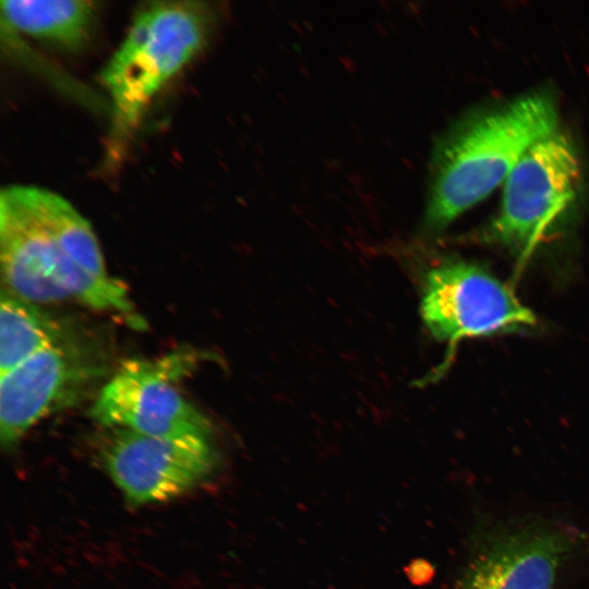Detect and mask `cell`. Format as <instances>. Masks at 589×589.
<instances>
[{
    "instance_id": "cell-1",
    "label": "cell",
    "mask_w": 589,
    "mask_h": 589,
    "mask_svg": "<svg viewBox=\"0 0 589 589\" xmlns=\"http://www.w3.org/2000/svg\"><path fill=\"white\" fill-rule=\"evenodd\" d=\"M554 101L529 94L456 123L436 144L424 226L440 231L506 180L522 154L556 131Z\"/></svg>"
},
{
    "instance_id": "cell-2",
    "label": "cell",
    "mask_w": 589,
    "mask_h": 589,
    "mask_svg": "<svg viewBox=\"0 0 589 589\" xmlns=\"http://www.w3.org/2000/svg\"><path fill=\"white\" fill-rule=\"evenodd\" d=\"M211 22L209 9L196 1L153 2L137 13L100 74L121 128L135 124L155 94L200 52Z\"/></svg>"
},
{
    "instance_id": "cell-3",
    "label": "cell",
    "mask_w": 589,
    "mask_h": 589,
    "mask_svg": "<svg viewBox=\"0 0 589 589\" xmlns=\"http://www.w3.org/2000/svg\"><path fill=\"white\" fill-rule=\"evenodd\" d=\"M109 370L105 348L69 328L58 341L1 374L2 447L12 449L40 420L100 390Z\"/></svg>"
},
{
    "instance_id": "cell-4",
    "label": "cell",
    "mask_w": 589,
    "mask_h": 589,
    "mask_svg": "<svg viewBox=\"0 0 589 589\" xmlns=\"http://www.w3.org/2000/svg\"><path fill=\"white\" fill-rule=\"evenodd\" d=\"M192 350L158 359L125 360L97 393L89 417L100 428L179 438L212 437L208 418L189 401L177 383L196 366Z\"/></svg>"
},
{
    "instance_id": "cell-5",
    "label": "cell",
    "mask_w": 589,
    "mask_h": 589,
    "mask_svg": "<svg viewBox=\"0 0 589 589\" xmlns=\"http://www.w3.org/2000/svg\"><path fill=\"white\" fill-rule=\"evenodd\" d=\"M580 183V161L570 140L557 130L540 139L504 181L500 211L486 229V240L528 252L557 226Z\"/></svg>"
},
{
    "instance_id": "cell-6",
    "label": "cell",
    "mask_w": 589,
    "mask_h": 589,
    "mask_svg": "<svg viewBox=\"0 0 589 589\" xmlns=\"http://www.w3.org/2000/svg\"><path fill=\"white\" fill-rule=\"evenodd\" d=\"M94 456L133 507L180 497L207 481L218 466L212 437L166 438L123 428H101Z\"/></svg>"
},
{
    "instance_id": "cell-7",
    "label": "cell",
    "mask_w": 589,
    "mask_h": 589,
    "mask_svg": "<svg viewBox=\"0 0 589 589\" xmlns=\"http://www.w3.org/2000/svg\"><path fill=\"white\" fill-rule=\"evenodd\" d=\"M421 316L438 341L521 330L536 323L533 313L513 291L479 265L445 261L425 275Z\"/></svg>"
},
{
    "instance_id": "cell-8",
    "label": "cell",
    "mask_w": 589,
    "mask_h": 589,
    "mask_svg": "<svg viewBox=\"0 0 589 589\" xmlns=\"http://www.w3.org/2000/svg\"><path fill=\"white\" fill-rule=\"evenodd\" d=\"M53 192L10 185L0 193V260L12 294L34 303L71 299L65 259L51 217Z\"/></svg>"
},
{
    "instance_id": "cell-9",
    "label": "cell",
    "mask_w": 589,
    "mask_h": 589,
    "mask_svg": "<svg viewBox=\"0 0 589 589\" xmlns=\"http://www.w3.org/2000/svg\"><path fill=\"white\" fill-rule=\"evenodd\" d=\"M570 548L567 534L550 527L500 532L481 545L457 589H552Z\"/></svg>"
},
{
    "instance_id": "cell-10",
    "label": "cell",
    "mask_w": 589,
    "mask_h": 589,
    "mask_svg": "<svg viewBox=\"0 0 589 589\" xmlns=\"http://www.w3.org/2000/svg\"><path fill=\"white\" fill-rule=\"evenodd\" d=\"M2 21L12 28L68 50L82 47L91 34L96 8L84 0L1 1Z\"/></svg>"
},
{
    "instance_id": "cell-11",
    "label": "cell",
    "mask_w": 589,
    "mask_h": 589,
    "mask_svg": "<svg viewBox=\"0 0 589 589\" xmlns=\"http://www.w3.org/2000/svg\"><path fill=\"white\" fill-rule=\"evenodd\" d=\"M69 328L4 288L0 301V375L58 341Z\"/></svg>"
}]
</instances>
